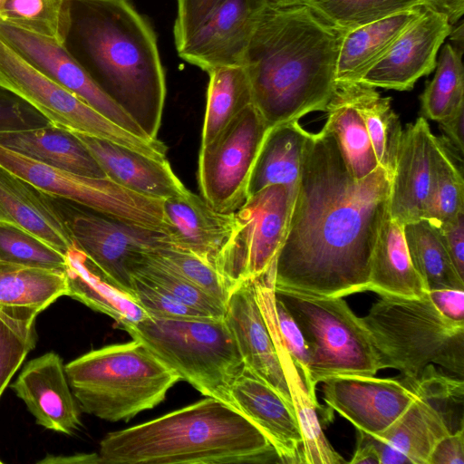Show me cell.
<instances>
[{
	"mask_svg": "<svg viewBox=\"0 0 464 464\" xmlns=\"http://www.w3.org/2000/svg\"><path fill=\"white\" fill-rule=\"evenodd\" d=\"M390 190L381 166L355 179L334 136L324 128L311 133L274 288L327 297L368 291Z\"/></svg>",
	"mask_w": 464,
	"mask_h": 464,
	"instance_id": "1",
	"label": "cell"
},
{
	"mask_svg": "<svg viewBox=\"0 0 464 464\" xmlns=\"http://www.w3.org/2000/svg\"><path fill=\"white\" fill-rule=\"evenodd\" d=\"M344 32L304 4L267 5L242 66L250 82L253 104L269 127L325 111L336 87Z\"/></svg>",
	"mask_w": 464,
	"mask_h": 464,
	"instance_id": "2",
	"label": "cell"
},
{
	"mask_svg": "<svg viewBox=\"0 0 464 464\" xmlns=\"http://www.w3.org/2000/svg\"><path fill=\"white\" fill-rule=\"evenodd\" d=\"M98 86L157 140L165 72L155 33L128 0H67L64 44Z\"/></svg>",
	"mask_w": 464,
	"mask_h": 464,
	"instance_id": "3",
	"label": "cell"
},
{
	"mask_svg": "<svg viewBox=\"0 0 464 464\" xmlns=\"http://www.w3.org/2000/svg\"><path fill=\"white\" fill-rule=\"evenodd\" d=\"M97 455L103 464L266 463L278 459L251 420L212 397L109 432Z\"/></svg>",
	"mask_w": 464,
	"mask_h": 464,
	"instance_id": "4",
	"label": "cell"
},
{
	"mask_svg": "<svg viewBox=\"0 0 464 464\" xmlns=\"http://www.w3.org/2000/svg\"><path fill=\"white\" fill-rule=\"evenodd\" d=\"M80 410L129 420L161 402L179 377L138 340L90 351L65 364Z\"/></svg>",
	"mask_w": 464,
	"mask_h": 464,
	"instance_id": "5",
	"label": "cell"
},
{
	"mask_svg": "<svg viewBox=\"0 0 464 464\" xmlns=\"http://www.w3.org/2000/svg\"><path fill=\"white\" fill-rule=\"evenodd\" d=\"M378 356L380 368L416 379L428 364L463 377L464 323L445 318L427 294L419 297L380 295L360 317Z\"/></svg>",
	"mask_w": 464,
	"mask_h": 464,
	"instance_id": "6",
	"label": "cell"
},
{
	"mask_svg": "<svg viewBox=\"0 0 464 464\" xmlns=\"http://www.w3.org/2000/svg\"><path fill=\"white\" fill-rule=\"evenodd\" d=\"M206 397L231 405L229 390L245 365L224 317L156 318L121 326ZM233 407V406H232Z\"/></svg>",
	"mask_w": 464,
	"mask_h": 464,
	"instance_id": "7",
	"label": "cell"
},
{
	"mask_svg": "<svg viewBox=\"0 0 464 464\" xmlns=\"http://www.w3.org/2000/svg\"><path fill=\"white\" fill-rule=\"evenodd\" d=\"M274 290L298 324L308 346L309 377L305 387L317 406L321 407L315 387L324 379L343 374L375 375L381 370L360 317L343 297Z\"/></svg>",
	"mask_w": 464,
	"mask_h": 464,
	"instance_id": "8",
	"label": "cell"
},
{
	"mask_svg": "<svg viewBox=\"0 0 464 464\" xmlns=\"http://www.w3.org/2000/svg\"><path fill=\"white\" fill-rule=\"evenodd\" d=\"M0 86L25 101L48 122L125 146L156 160H166L167 147L118 126L26 62L0 38Z\"/></svg>",
	"mask_w": 464,
	"mask_h": 464,
	"instance_id": "9",
	"label": "cell"
},
{
	"mask_svg": "<svg viewBox=\"0 0 464 464\" xmlns=\"http://www.w3.org/2000/svg\"><path fill=\"white\" fill-rule=\"evenodd\" d=\"M297 186H267L248 196L234 212L232 231L217 264L229 291L242 281L261 276L276 261L287 234Z\"/></svg>",
	"mask_w": 464,
	"mask_h": 464,
	"instance_id": "10",
	"label": "cell"
},
{
	"mask_svg": "<svg viewBox=\"0 0 464 464\" xmlns=\"http://www.w3.org/2000/svg\"><path fill=\"white\" fill-rule=\"evenodd\" d=\"M0 165L51 197L121 221L167 233L162 200L136 194L107 178H91L53 168L2 145Z\"/></svg>",
	"mask_w": 464,
	"mask_h": 464,
	"instance_id": "11",
	"label": "cell"
},
{
	"mask_svg": "<svg viewBox=\"0 0 464 464\" xmlns=\"http://www.w3.org/2000/svg\"><path fill=\"white\" fill-rule=\"evenodd\" d=\"M270 128L252 103L210 142L201 145L198 184L201 197L214 210L233 213L244 204L256 157Z\"/></svg>",
	"mask_w": 464,
	"mask_h": 464,
	"instance_id": "12",
	"label": "cell"
},
{
	"mask_svg": "<svg viewBox=\"0 0 464 464\" xmlns=\"http://www.w3.org/2000/svg\"><path fill=\"white\" fill-rule=\"evenodd\" d=\"M54 201L75 247L104 278L131 296L133 264L145 253L169 245L163 231L121 221L65 199Z\"/></svg>",
	"mask_w": 464,
	"mask_h": 464,
	"instance_id": "13",
	"label": "cell"
},
{
	"mask_svg": "<svg viewBox=\"0 0 464 464\" xmlns=\"http://www.w3.org/2000/svg\"><path fill=\"white\" fill-rule=\"evenodd\" d=\"M0 38L41 72L118 126L141 139L153 140L98 86L64 45L3 22Z\"/></svg>",
	"mask_w": 464,
	"mask_h": 464,
	"instance_id": "14",
	"label": "cell"
},
{
	"mask_svg": "<svg viewBox=\"0 0 464 464\" xmlns=\"http://www.w3.org/2000/svg\"><path fill=\"white\" fill-rule=\"evenodd\" d=\"M266 0H220L201 24L176 48L180 58L203 71L243 64Z\"/></svg>",
	"mask_w": 464,
	"mask_h": 464,
	"instance_id": "15",
	"label": "cell"
},
{
	"mask_svg": "<svg viewBox=\"0 0 464 464\" xmlns=\"http://www.w3.org/2000/svg\"><path fill=\"white\" fill-rule=\"evenodd\" d=\"M322 382L323 399L329 409L372 435L389 428L415 397L403 380L374 375H336Z\"/></svg>",
	"mask_w": 464,
	"mask_h": 464,
	"instance_id": "16",
	"label": "cell"
},
{
	"mask_svg": "<svg viewBox=\"0 0 464 464\" xmlns=\"http://www.w3.org/2000/svg\"><path fill=\"white\" fill-rule=\"evenodd\" d=\"M451 28L444 15L423 7L421 14L397 37L360 82L374 88L412 89L420 77L435 69L438 51Z\"/></svg>",
	"mask_w": 464,
	"mask_h": 464,
	"instance_id": "17",
	"label": "cell"
},
{
	"mask_svg": "<svg viewBox=\"0 0 464 464\" xmlns=\"http://www.w3.org/2000/svg\"><path fill=\"white\" fill-rule=\"evenodd\" d=\"M224 318L245 368L293 407L277 352L256 299L254 280L242 281L231 288Z\"/></svg>",
	"mask_w": 464,
	"mask_h": 464,
	"instance_id": "18",
	"label": "cell"
},
{
	"mask_svg": "<svg viewBox=\"0 0 464 464\" xmlns=\"http://www.w3.org/2000/svg\"><path fill=\"white\" fill-rule=\"evenodd\" d=\"M11 388L44 428L71 435L81 426V410L56 353L29 361Z\"/></svg>",
	"mask_w": 464,
	"mask_h": 464,
	"instance_id": "19",
	"label": "cell"
},
{
	"mask_svg": "<svg viewBox=\"0 0 464 464\" xmlns=\"http://www.w3.org/2000/svg\"><path fill=\"white\" fill-rule=\"evenodd\" d=\"M434 138L424 117L401 131L391 180L389 213L402 225L423 218L431 183Z\"/></svg>",
	"mask_w": 464,
	"mask_h": 464,
	"instance_id": "20",
	"label": "cell"
},
{
	"mask_svg": "<svg viewBox=\"0 0 464 464\" xmlns=\"http://www.w3.org/2000/svg\"><path fill=\"white\" fill-rule=\"evenodd\" d=\"M229 396L231 405L266 435L280 462L302 463L303 438L294 408L273 388L245 368Z\"/></svg>",
	"mask_w": 464,
	"mask_h": 464,
	"instance_id": "21",
	"label": "cell"
},
{
	"mask_svg": "<svg viewBox=\"0 0 464 464\" xmlns=\"http://www.w3.org/2000/svg\"><path fill=\"white\" fill-rule=\"evenodd\" d=\"M73 133L92 153L106 178L126 189L159 200L188 190L167 160H156L101 138Z\"/></svg>",
	"mask_w": 464,
	"mask_h": 464,
	"instance_id": "22",
	"label": "cell"
},
{
	"mask_svg": "<svg viewBox=\"0 0 464 464\" xmlns=\"http://www.w3.org/2000/svg\"><path fill=\"white\" fill-rule=\"evenodd\" d=\"M162 210L169 245L193 254L217 270L232 231L234 212H218L189 190L162 200Z\"/></svg>",
	"mask_w": 464,
	"mask_h": 464,
	"instance_id": "23",
	"label": "cell"
},
{
	"mask_svg": "<svg viewBox=\"0 0 464 464\" xmlns=\"http://www.w3.org/2000/svg\"><path fill=\"white\" fill-rule=\"evenodd\" d=\"M0 222L24 229L65 256L75 247L54 198L2 165Z\"/></svg>",
	"mask_w": 464,
	"mask_h": 464,
	"instance_id": "24",
	"label": "cell"
},
{
	"mask_svg": "<svg viewBox=\"0 0 464 464\" xmlns=\"http://www.w3.org/2000/svg\"><path fill=\"white\" fill-rule=\"evenodd\" d=\"M258 304L266 320L272 340L288 385L291 401L303 438L302 463L342 464L346 461L331 446L321 428L317 411L323 408L312 400L303 378L286 350L277 331L272 304L275 297L273 286L266 284L256 285Z\"/></svg>",
	"mask_w": 464,
	"mask_h": 464,
	"instance_id": "25",
	"label": "cell"
},
{
	"mask_svg": "<svg viewBox=\"0 0 464 464\" xmlns=\"http://www.w3.org/2000/svg\"><path fill=\"white\" fill-rule=\"evenodd\" d=\"M450 405L415 393L404 412L385 430L372 436L404 464H429L437 442L453 431L448 420Z\"/></svg>",
	"mask_w": 464,
	"mask_h": 464,
	"instance_id": "26",
	"label": "cell"
},
{
	"mask_svg": "<svg viewBox=\"0 0 464 464\" xmlns=\"http://www.w3.org/2000/svg\"><path fill=\"white\" fill-rule=\"evenodd\" d=\"M0 145L45 165L91 178H106L85 145L72 131L47 125L1 131Z\"/></svg>",
	"mask_w": 464,
	"mask_h": 464,
	"instance_id": "27",
	"label": "cell"
},
{
	"mask_svg": "<svg viewBox=\"0 0 464 464\" xmlns=\"http://www.w3.org/2000/svg\"><path fill=\"white\" fill-rule=\"evenodd\" d=\"M368 291L379 295L419 297L428 288L411 259L403 225L384 218L373 247Z\"/></svg>",
	"mask_w": 464,
	"mask_h": 464,
	"instance_id": "28",
	"label": "cell"
},
{
	"mask_svg": "<svg viewBox=\"0 0 464 464\" xmlns=\"http://www.w3.org/2000/svg\"><path fill=\"white\" fill-rule=\"evenodd\" d=\"M422 10V6L410 8L345 31L337 59L335 82H360Z\"/></svg>",
	"mask_w": 464,
	"mask_h": 464,
	"instance_id": "29",
	"label": "cell"
},
{
	"mask_svg": "<svg viewBox=\"0 0 464 464\" xmlns=\"http://www.w3.org/2000/svg\"><path fill=\"white\" fill-rule=\"evenodd\" d=\"M310 134L298 121L271 127L256 157L247 197L270 185L297 186Z\"/></svg>",
	"mask_w": 464,
	"mask_h": 464,
	"instance_id": "30",
	"label": "cell"
},
{
	"mask_svg": "<svg viewBox=\"0 0 464 464\" xmlns=\"http://www.w3.org/2000/svg\"><path fill=\"white\" fill-rule=\"evenodd\" d=\"M66 258L67 296L109 315L121 327L149 316L131 295L104 278L79 249L72 248Z\"/></svg>",
	"mask_w": 464,
	"mask_h": 464,
	"instance_id": "31",
	"label": "cell"
},
{
	"mask_svg": "<svg viewBox=\"0 0 464 464\" xmlns=\"http://www.w3.org/2000/svg\"><path fill=\"white\" fill-rule=\"evenodd\" d=\"M341 84L360 113L378 162L392 180L401 126L391 106V97H382L374 87L360 82Z\"/></svg>",
	"mask_w": 464,
	"mask_h": 464,
	"instance_id": "32",
	"label": "cell"
},
{
	"mask_svg": "<svg viewBox=\"0 0 464 464\" xmlns=\"http://www.w3.org/2000/svg\"><path fill=\"white\" fill-rule=\"evenodd\" d=\"M324 111L323 128L334 136L352 176L365 178L379 165L363 120L341 84L336 83Z\"/></svg>",
	"mask_w": 464,
	"mask_h": 464,
	"instance_id": "33",
	"label": "cell"
},
{
	"mask_svg": "<svg viewBox=\"0 0 464 464\" xmlns=\"http://www.w3.org/2000/svg\"><path fill=\"white\" fill-rule=\"evenodd\" d=\"M68 293L65 271L0 261V307L43 312Z\"/></svg>",
	"mask_w": 464,
	"mask_h": 464,
	"instance_id": "34",
	"label": "cell"
},
{
	"mask_svg": "<svg viewBox=\"0 0 464 464\" xmlns=\"http://www.w3.org/2000/svg\"><path fill=\"white\" fill-rule=\"evenodd\" d=\"M208 74L201 145L210 142L239 112L253 103L250 82L243 66L219 67Z\"/></svg>",
	"mask_w": 464,
	"mask_h": 464,
	"instance_id": "35",
	"label": "cell"
},
{
	"mask_svg": "<svg viewBox=\"0 0 464 464\" xmlns=\"http://www.w3.org/2000/svg\"><path fill=\"white\" fill-rule=\"evenodd\" d=\"M403 232L411 259L428 290L464 289V280L458 275L435 227L422 218L404 224Z\"/></svg>",
	"mask_w": 464,
	"mask_h": 464,
	"instance_id": "36",
	"label": "cell"
},
{
	"mask_svg": "<svg viewBox=\"0 0 464 464\" xmlns=\"http://www.w3.org/2000/svg\"><path fill=\"white\" fill-rule=\"evenodd\" d=\"M464 212V181L442 140L435 137L432 175L423 219L435 227L452 221Z\"/></svg>",
	"mask_w": 464,
	"mask_h": 464,
	"instance_id": "37",
	"label": "cell"
},
{
	"mask_svg": "<svg viewBox=\"0 0 464 464\" xmlns=\"http://www.w3.org/2000/svg\"><path fill=\"white\" fill-rule=\"evenodd\" d=\"M462 55L451 44L443 46L435 75L420 96L426 118L439 122L464 103Z\"/></svg>",
	"mask_w": 464,
	"mask_h": 464,
	"instance_id": "38",
	"label": "cell"
},
{
	"mask_svg": "<svg viewBox=\"0 0 464 464\" xmlns=\"http://www.w3.org/2000/svg\"><path fill=\"white\" fill-rule=\"evenodd\" d=\"M38 314L24 308L0 307V397L35 346Z\"/></svg>",
	"mask_w": 464,
	"mask_h": 464,
	"instance_id": "39",
	"label": "cell"
},
{
	"mask_svg": "<svg viewBox=\"0 0 464 464\" xmlns=\"http://www.w3.org/2000/svg\"><path fill=\"white\" fill-rule=\"evenodd\" d=\"M304 5L321 19L343 31L421 6L420 0H305Z\"/></svg>",
	"mask_w": 464,
	"mask_h": 464,
	"instance_id": "40",
	"label": "cell"
},
{
	"mask_svg": "<svg viewBox=\"0 0 464 464\" xmlns=\"http://www.w3.org/2000/svg\"><path fill=\"white\" fill-rule=\"evenodd\" d=\"M0 22L64 44L67 0H6Z\"/></svg>",
	"mask_w": 464,
	"mask_h": 464,
	"instance_id": "41",
	"label": "cell"
},
{
	"mask_svg": "<svg viewBox=\"0 0 464 464\" xmlns=\"http://www.w3.org/2000/svg\"><path fill=\"white\" fill-rule=\"evenodd\" d=\"M147 253L133 264L132 276L149 280L176 299L207 316L215 318L225 316L226 304L166 268Z\"/></svg>",
	"mask_w": 464,
	"mask_h": 464,
	"instance_id": "42",
	"label": "cell"
},
{
	"mask_svg": "<svg viewBox=\"0 0 464 464\" xmlns=\"http://www.w3.org/2000/svg\"><path fill=\"white\" fill-rule=\"evenodd\" d=\"M0 261L65 271L66 256L15 226L0 222Z\"/></svg>",
	"mask_w": 464,
	"mask_h": 464,
	"instance_id": "43",
	"label": "cell"
},
{
	"mask_svg": "<svg viewBox=\"0 0 464 464\" xmlns=\"http://www.w3.org/2000/svg\"><path fill=\"white\" fill-rule=\"evenodd\" d=\"M158 263L217 300L227 304L229 288L209 264L185 250L167 245L147 253Z\"/></svg>",
	"mask_w": 464,
	"mask_h": 464,
	"instance_id": "44",
	"label": "cell"
},
{
	"mask_svg": "<svg viewBox=\"0 0 464 464\" xmlns=\"http://www.w3.org/2000/svg\"><path fill=\"white\" fill-rule=\"evenodd\" d=\"M132 296L151 317L170 319L209 317L140 276H132Z\"/></svg>",
	"mask_w": 464,
	"mask_h": 464,
	"instance_id": "45",
	"label": "cell"
},
{
	"mask_svg": "<svg viewBox=\"0 0 464 464\" xmlns=\"http://www.w3.org/2000/svg\"><path fill=\"white\" fill-rule=\"evenodd\" d=\"M272 309L279 335L305 385L309 377V353L304 337L291 314L276 295Z\"/></svg>",
	"mask_w": 464,
	"mask_h": 464,
	"instance_id": "46",
	"label": "cell"
},
{
	"mask_svg": "<svg viewBox=\"0 0 464 464\" xmlns=\"http://www.w3.org/2000/svg\"><path fill=\"white\" fill-rule=\"evenodd\" d=\"M51 125L34 108L0 86V132Z\"/></svg>",
	"mask_w": 464,
	"mask_h": 464,
	"instance_id": "47",
	"label": "cell"
},
{
	"mask_svg": "<svg viewBox=\"0 0 464 464\" xmlns=\"http://www.w3.org/2000/svg\"><path fill=\"white\" fill-rule=\"evenodd\" d=\"M220 0H177V15L173 27L178 48L205 20Z\"/></svg>",
	"mask_w": 464,
	"mask_h": 464,
	"instance_id": "48",
	"label": "cell"
},
{
	"mask_svg": "<svg viewBox=\"0 0 464 464\" xmlns=\"http://www.w3.org/2000/svg\"><path fill=\"white\" fill-rule=\"evenodd\" d=\"M436 228L458 275L464 280V212Z\"/></svg>",
	"mask_w": 464,
	"mask_h": 464,
	"instance_id": "49",
	"label": "cell"
},
{
	"mask_svg": "<svg viewBox=\"0 0 464 464\" xmlns=\"http://www.w3.org/2000/svg\"><path fill=\"white\" fill-rule=\"evenodd\" d=\"M427 295L436 309L445 318L464 323V289L438 287L427 291Z\"/></svg>",
	"mask_w": 464,
	"mask_h": 464,
	"instance_id": "50",
	"label": "cell"
},
{
	"mask_svg": "<svg viewBox=\"0 0 464 464\" xmlns=\"http://www.w3.org/2000/svg\"><path fill=\"white\" fill-rule=\"evenodd\" d=\"M429 464H464V426L441 438L433 448Z\"/></svg>",
	"mask_w": 464,
	"mask_h": 464,
	"instance_id": "51",
	"label": "cell"
},
{
	"mask_svg": "<svg viewBox=\"0 0 464 464\" xmlns=\"http://www.w3.org/2000/svg\"><path fill=\"white\" fill-rule=\"evenodd\" d=\"M439 124L446 135L448 144L462 157L464 152V103L440 121Z\"/></svg>",
	"mask_w": 464,
	"mask_h": 464,
	"instance_id": "52",
	"label": "cell"
},
{
	"mask_svg": "<svg viewBox=\"0 0 464 464\" xmlns=\"http://www.w3.org/2000/svg\"><path fill=\"white\" fill-rule=\"evenodd\" d=\"M357 445L352 464H380L379 454L371 434L357 430Z\"/></svg>",
	"mask_w": 464,
	"mask_h": 464,
	"instance_id": "53",
	"label": "cell"
},
{
	"mask_svg": "<svg viewBox=\"0 0 464 464\" xmlns=\"http://www.w3.org/2000/svg\"><path fill=\"white\" fill-rule=\"evenodd\" d=\"M421 6L444 15L454 26L464 14V0H420Z\"/></svg>",
	"mask_w": 464,
	"mask_h": 464,
	"instance_id": "54",
	"label": "cell"
},
{
	"mask_svg": "<svg viewBox=\"0 0 464 464\" xmlns=\"http://www.w3.org/2000/svg\"><path fill=\"white\" fill-rule=\"evenodd\" d=\"M44 464H92L99 463L97 453L77 454L72 456H47L39 461Z\"/></svg>",
	"mask_w": 464,
	"mask_h": 464,
	"instance_id": "55",
	"label": "cell"
},
{
	"mask_svg": "<svg viewBox=\"0 0 464 464\" xmlns=\"http://www.w3.org/2000/svg\"><path fill=\"white\" fill-rule=\"evenodd\" d=\"M304 1L305 0H266L267 4L273 6L302 5Z\"/></svg>",
	"mask_w": 464,
	"mask_h": 464,
	"instance_id": "56",
	"label": "cell"
},
{
	"mask_svg": "<svg viewBox=\"0 0 464 464\" xmlns=\"http://www.w3.org/2000/svg\"><path fill=\"white\" fill-rule=\"evenodd\" d=\"M5 1H6V0H0V12H1V10H2V8H3V6H4L5 3Z\"/></svg>",
	"mask_w": 464,
	"mask_h": 464,
	"instance_id": "57",
	"label": "cell"
},
{
	"mask_svg": "<svg viewBox=\"0 0 464 464\" xmlns=\"http://www.w3.org/2000/svg\"><path fill=\"white\" fill-rule=\"evenodd\" d=\"M3 463V461L0 459V464Z\"/></svg>",
	"mask_w": 464,
	"mask_h": 464,
	"instance_id": "58",
	"label": "cell"
}]
</instances>
